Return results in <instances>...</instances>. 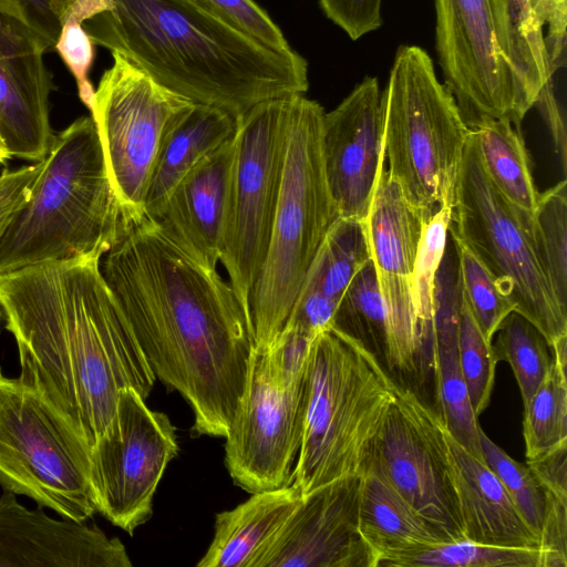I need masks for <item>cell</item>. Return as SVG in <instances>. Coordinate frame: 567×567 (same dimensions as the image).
Listing matches in <instances>:
<instances>
[{
    "instance_id": "cell-18",
    "label": "cell",
    "mask_w": 567,
    "mask_h": 567,
    "mask_svg": "<svg viewBox=\"0 0 567 567\" xmlns=\"http://www.w3.org/2000/svg\"><path fill=\"white\" fill-rule=\"evenodd\" d=\"M48 51L18 7L0 0V141L8 158L37 163L51 147Z\"/></svg>"
},
{
    "instance_id": "cell-9",
    "label": "cell",
    "mask_w": 567,
    "mask_h": 567,
    "mask_svg": "<svg viewBox=\"0 0 567 567\" xmlns=\"http://www.w3.org/2000/svg\"><path fill=\"white\" fill-rule=\"evenodd\" d=\"M91 446L37 386L0 367V485L64 518L96 512L90 483Z\"/></svg>"
},
{
    "instance_id": "cell-16",
    "label": "cell",
    "mask_w": 567,
    "mask_h": 567,
    "mask_svg": "<svg viewBox=\"0 0 567 567\" xmlns=\"http://www.w3.org/2000/svg\"><path fill=\"white\" fill-rule=\"evenodd\" d=\"M306 404L307 370L302 379L289 382L267 349L255 348L246 389L225 436V464L236 485L252 494L291 484Z\"/></svg>"
},
{
    "instance_id": "cell-46",
    "label": "cell",
    "mask_w": 567,
    "mask_h": 567,
    "mask_svg": "<svg viewBox=\"0 0 567 567\" xmlns=\"http://www.w3.org/2000/svg\"><path fill=\"white\" fill-rule=\"evenodd\" d=\"M0 158L3 159V161L8 159L7 153L4 151V147H3L2 143H1V141H0Z\"/></svg>"
},
{
    "instance_id": "cell-1",
    "label": "cell",
    "mask_w": 567,
    "mask_h": 567,
    "mask_svg": "<svg viewBox=\"0 0 567 567\" xmlns=\"http://www.w3.org/2000/svg\"><path fill=\"white\" fill-rule=\"evenodd\" d=\"M100 267L155 378L192 408L193 431L225 437L255 350L230 284L147 217L125 223Z\"/></svg>"
},
{
    "instance_id": "cell-4",
    "label": "cell",
    "mask_w": 567,
    "mask_h": 567,
    "mask_svg": "<svg viewBox=\"0 0 567 567\" xmlns=\"http://www.w3.org/2000/svg\"><path fill=\"white\" fill-rule=\"evenodd\" d=\"M125 218L113 189L93 117L54 135L25 203L0 240V272L102 257Z\"/></svg>"
},
{
    "instance_id": "cell-6",
    "label": "cell",
    "mask_w": 567,
    "mask_h": 567,
    "mask_svg": "<svg viewBox=\"0 0 567 567\" xmlns=\"http://www.w3.org/2000/svg\"><path fill=\"white\" fill-rule=\"evenodd\" d=\"M323 107L292 96L279 199L267 255L249 299L255 348L284 329L309 268L338 217L324 174Z\"/></svg>"
},
{
    "instance_id": "cell-43",
    "label": "cell",
    "mask_w": 567,
    "mask_h": 567,
    "mask_svg": "<svg viewBox=\"0 0 567 567\" xmlns=\"http://www.w3.org/2000/svg\"><path fill=\"white\" fill-rule=\"evenodd\" d=\"M13 2L28 23L43 38L50 50L60 34V19L65 0H8Z\"/></svg>"
},
{
    "instance_id": "cell-20",
    "label": "cell",
    "mask_w": 567,
    "mask_h": 567,
    "mask_svg": "<svg viewBox=\"0 0 567 567\" xmlns=\"http://www.w3.org/2000/svg\"><path fill=\"white\" fill-rule=\"evenodd\" d=\"M116 537L95 525L50 517L43 506L29 509L16 494L0 495V567H130Z\"/></svg>"
},
{
    "instance_id": "cell-3",
    "label": "cell",
    "mask_w": 567,
    "mask_h": 567,
    "mask_svg": "<svg viewBox=\"0 0 567 567\" xmlns=\"http://www.w3.org/2000/svg\"><path fill=\"white\" fill-rule=\"evenodd\" d=\"M112 2L84 23L93 42L193 103L239 118L261 102L308 91L302 55L267 47L194 0Z\"/></svg>"
},
{
    "instance_id": "cell-17",
    "label": "cell",
    "mask_w": 567,
    "mask_h": 567,
    "mask_svg": "<svg viewBox=\"0 0 567 567\" xmlns=\"http://www.w3.org/2000/svg\"><path fill=\"white\" fill-rule=\"evenodd\" d=\"M360 475L302 495L251 567H377L359 529Z\"/></svg>"
},
{
    "instance_id": "cell-44",
    "label": "cell",
    "mask_w": 567,
    "mask_h": 567,
    "mask_svg": "<svg viewBox=\"0 0 567 567\" xmlns=\"http://www.w3.org/2000/svg\"><path fill=\"white\" fill-rule=\"evenodd\" d=\"M534 106L539 110L550 134L555 153L561 172H567V134L565 114L555 95L554 84L545 86L539 93Z\"/></svg>"
},
{
    "instance_id": "cell-10",
    "label": "cell",
    "mask_w": 567,
    "mask_h": 567,
    "mask_svg": "<svg viewBox=\"0 0 567 567\" xmlns=\"http://www.w3.org/2000/svg\"><path fill=\"white\" fill-rule=\"evenodd\" d=\"M293 95L254 106L238 118L234 136L219 261L248 315L279 199Z\"/></svg>"
},
{
    "instance_id": "cell-22",
    "label": "cell",
    "mask_w": 567,
    "mask_h": 567,
    "mask_svg": "<svg viewBox=\"0 0 567 567\" xmlns=\"http://www.w3.org/2000/svg\"><path fill=\"white\" fill-rule=\"evenodd\" d=\"M450 445L465 538L494 546L539 548L538 536L484 460L472 455L451 435Z\"/></svg>"
},
{
    "instance_id": "cell-37",
    "label": "cell",
    "mask_w": 567,
    "mask_h": 567,
    "mask_svg": "<svg viewBox=\"0 0 567 567\" xmlns=\"http://www.w3.org/2000/svg\"><path fill=\"white\" fill-rule=\"evenodd\" d=\"M451 217L452 206L443 205L424 223L412 277L419 321L434 340V282L445 251Z\"/></svg>"
},
{
    "instance_id": "cell-40",
    "label": "cell",
    "mask_w": 567,
    "mask_h": 567,
    "mask_svg": "<svg viewBox=\"0 0 567 567\" xmlns=\"http://www.w3.org/2000/svg\"><path fill=\"white\" fill-rule=\"evenodd\" d=\"M202 8L277 51L292 48L281 29L255 0H194Z\"/></svg>"
},
{
    "instance_id": "cell-15",
    "label": "cell",
    "mask_w": 567,
    "mask_h": 567,
    "mask_svg": "<svg viewBox=\"0 0 567 567\" xmlns=\"http://www.w3.org/2000/svg\"><path fill=\"white\" fill-rule=\"evenodd\" d=\"M175 427L134 389L120 392L116 411L90 451L96 512L130 535L153 514V497L176 456Z\"/></svg>"
},
{
    "instance_id": "cell-39",
    "label": "cell",
    "mask_w": 567,
    "mask_h": 567,
    "mask_svg": "<svg viewBox=\"0 0 567 567\" xmlns=\"http://www.w3.org/2000/svg\"><path fill=\"white\" fill-rule=\"evenodd\" d=\"M526 464L539 480L547 497L540 547L567 557V446L526 461Z\"/></svg>"
},
{
    "instance_id": "cell-13",
    "label": "cell",
    "mask_w": 567,
    "mask_h": 567,
    "mask_svg": "<svg viewBox=\"0 0 567 567\" xmlns=\"http://www.w3.org/2000/svg\"><path fill=\"white\" fill-rule=\"evenodd\" d=\"M369 460L445 543L466 539L450 434L416 391L398 386Z\"/></svg>"
},
{
    "instance_id": "cell-29",
    "label": "cell",
    "mask_w": 567,
    "mask_h": 567,
    "mask_svg": "<svg viewBox=\"0 0 567 567\" xmlns=\"http://www.w3.org/2000/svg\"><path fill=\"white\" fill-rule=\"evenodd\" d=\"M550 349V368L524 404L526 461L567 446V338Z\"/></svg>"
},
{
    "instance_id": "cell-27",
    "label": "cell",
    "mask_w": 567,
    "mask_h": 567,
    "mask_svg": "<svg viewBox=\"0 0 567 567\" xmlns=\"http://www.w3.org/2000/svg\"><path fill=\"white\" fill-rule=\"evenodd\" d=\"M370 258L364 220L337 217L297 298H318L338 305L353 276Z\"/></svg>"
},
{
    "instance_id": "cell-31",
    "label": "cell",
    "mask_w": 567,
    "mask_h": 567,
    "mask_svg": "<svg viewBox=\"0 0 567 567\" xmlns=\"http://www.w3.org/2000/svg\"><path fill=\"white\" fill-rule=\"evenodd\" d=\"M494 337V359L496 363L505 361L512 368L524 405L550 368L549 347L539 330L515 310L503 320Z\"/></svg>"
},
{
    "instance_id": "cell-45",
    "label": "cell",
    "mask_w": 567,
    "mask_h": 567,
    "mask_svg": "<svg viewBox=\"0 0 567 567\" xmlns=\"http://www.w3.org/2000/svg\"><path fill=\"white\" fill-rule=\"evenodd\" d=\"M39 174H34L0 199V240L14 213L25 203Z\"/></svg>"
},
{
    "instance_id": "cell-47",
    "label": "cell",
    "mask_w": 567,
    "mask_h": 567,
    "mask_svg": "<svg viewBox=\"0 0 567 567\" xmlns=\"http://www.w3.org/2000/svg\"><path fill=\"white\" fill-rule=\"evenodd\" d=\"M3 324H4V315H3L2 309L0 308V332H1V328Z\"/></svg>"
},
{
    "instance_id": "cell-11",
    "label": "cell",
    "mask_w": 567,
    "mask_h": 567,
    "mask_svg": "<svg viewBox=\"0 0 567 567\" xmlns=\"http://www.w3.org/2000/svg\"><path fill=\"white\" fill-rule=\"evenodd\" d=\"M435 49L444 84L468 127L528 113L506 0H434Z\"/></svg>"
},
{
    "instance_id": "cell-32",
    "label": "cell",
    "mask_w": 567,
    "mask_h": 567,
    "mask_svg": "<svg viewBox=\"0 0 567 567\" xmlns=\"http://www.w3.org/2000/svg\"><path fill=\"white\" fill-rule=\"evenodd\" d=\"M533 224L542 265L559 303L567 310L566 178L538 195Z\"/></svg>"
},
{
    "instance_id": "cell-19",
    "label": "cell",
    "mask_w": 567,
    "mask_h": 567,
    "mask_svg": "<svg viewBox=\"0 0 567 567\" xmlns=\"http://www.w3.org/2000/svg\"><path fill=\"white\" fill-rule=\"evenodd\" d=\"M321 151L338 217L364 220L384 168L382 92L365 76L324 113Z\"/></svg>"
},
{
    "instance_id": "cell-2",
    "label": "cell",
    "mask_w": 567,
    "mask_h": 567,
    "mask_svg": "<svg viewBox=\"0 0 567 567\" xmlns=\"http://www.w3.org/2000/svg\"><path fill=\"white\" fill-rule=\"evenodd\" d=\"M100 262L49 261L0 272V308L18 347L19 377L90 446L113 420L120 392L134 389L146 399L156 380Z\"/></svg>"
},
{
    "instance_id": "cell-5",
    "label": "cell",
    "mask_w": 567,
    "mask_h": 567,
    "mask_svg": "<svg viewBox=\"0 0 567 567\" xmlns=\"http://www.w3.org/2000/svg\"><path fill=\"white\" fill-rule=\"evenodd\" d=\"M399 384L362 344L332 328L307 362V404L291 484L306 495L360 475Z\"/></svg>"
},
{
    "instance_id": "cell-30",
    "label": "cell",
    "mask_w": 567,
    "mask_h": 567,
    "mask_svg": "<svg viewBox=\"0 0 567 567\" xmlns=\"http://www.w3.org/2000/svg\"><path fill=\"white\" fill-rule=\"evenodd\" d=\"M398 567H567V557L540 547H503L463 539L441 543Z\"/></svg>"
},
{
    "instance_id": "cell-21",
    "label": "cell",
    "mask_w": 567,
    "mask_h": 567,
    "mask_svg": "<svg viewBox=\"0 0 567 567\" xmlns=\"http://www.w3.org/2000/svg\"><path fill=\"white\" fill-rule=\"evenodd\" d=\"M234 137L192 168L150 218L188 256L216 269L234 158Z\"/></svg>"
},
{
    "instance_id": "cell-25",
    "label": "cell",
    "mask_w": 567,
    "mask_h": 567,
    "mask_svg": "<svg viewBox=\"0 0 567 567\" xmlns=\"http://www.w3.org/2000/svg\"><path fill=\"white\" fill-rule=\"evenodd\" d=\"M238 118L206 104H192L175 121L157 157L145 199L153 218L178 182L205 157L230 141Z\"/></svg>"
},
{
    "instance_id": "cell-33",
    "label": "cell",
    "mask_w": 567,
    "mask_h": 567,
    "mask_svg": "<svg viewBox=\"0 0 567 567\" xmlns=\"http://www.w3.org/2000/svg\"><path fill=\"white\" fill-rule=\"evenodd\" d=\"M112 6V0H65L61 30L53 49L73 74L79 96L90 111L95 90L89 74L95 56V43L83 24L111 10Z\"/></svg>"
},
{
    "instance_id": "cell-23",
    "label": "cell",
    "mask_w": 567,
    "mask_h": 567,
    "mask_svg": "<svg viewBox=\"0 0 567 567\" xmlns=\"http://www.w3.org/2000/svg\"><path fill=\"white\" fill-rule=\"evenodd\" d=\"M359 529L377 567H398L445 543L370 460L360 474Z\"/></svg>"
},
{
    "instance_id": "cell-42",
    "label": "cell",
    "mask_w": 567,
    "mask_h": 567,
    "mask_svg": "<svg viewBox=\"0 0 567 567\" xmlns=\"http://www.w3.org/2000/svg\"><path fill=\"white\" fill-rule=\"evenodd\" d=\"M537 20L545 28V44L551 74L565 65L567 0H529Z\"/></svg>"
},
{
    "instance_id": "cell-26",
    "label": "cell",
    "mask_w": 567,
    "mask_h": 567,
    "mask_svg": "<svg viewBox=\"0 0 567 567\" xmlns=\"http://www.w3.org/2000/svg\"><path fill=\"white\" fill-rule=\"evenodd\" d=\"M519 127L509 118H483L470 130L493 184L513 205L534 215L539 193Z\"/></svg>"
},
{
    "instance_id": "cell-12",
    "label": "cell",
    "mask_w": 567,
    "mask_h": 567,
    "mask_svg": "<svg viewBox=\"0 0 567 567\" xmlns=\"http://www.w3.org/2000/svg\"><path fill=\"white\" fill-rule=\"evenodd\" d=\"M102 74L91 116L101 141L107 173L123 217H145L152 174L171 127L192 104L112 52Z\"/></svg>"
},
{
    "instance_id": "cell-28",
    "label": "cell",
    "mask_w": 567,
    "mask_h": 567,
    "mask_svg": "<svg viewBox=\"0 0 567 567\" xmlns=\"http://www.w3.org/2000/svg\"><path fill=\"white\" fill-rule=\"evenodd\" d=\"M331 328L362 344L391 377L393 362L390 331L371 258L344 290Z\"/></svg>"
},
{
    "instance_id": "cell-41",
    "label": "cell",
    "mask_w": 567,
    "mask_h": 567,
    "mask_svg": "<svg viewBox=\"0 0 567 567\" xmlns=\"http://www.w3.org/2000/svg\"><path fill=\"white\" fill-rule=\"evenodd\" d=\"M326 14L351 40H358L383 24V0H318Z\"/></svg>"
},
{
    "instance_id": "cell-8",
    "label": "cell",
    "mask_w": 567,
    "mask_h": 567,
    "mask_svg": "<svg viewBox=\"0 0 567 567\" xmlns=\"http://www.w3.org/2000/svg\"><path fill=\"white\" fill-rule=\"evenodd\" d=\"M450 234L485 266L515 311L549 348L567 338V310L542 265L533 215L513 205L487 175L470 130L454 192Z\"/></svg>"
},
{
    "instance_id": "cell-48",
    "label": "cell",
    "mask_w": 567,
    "mask_h": 567,
    "mask_svg": "<svg viewBox=\"0 0 567 567\" xmlns=\"http://www.w3.org/2000/svg\"><path fill=\"white\" fill-rule=\"evenodd\" d=\"M4 161L0 158V167L3 165Z\"/></svg>"
},
{
    "instance_id": "cell-38",
    "label": "cell",
    "mask_w": 567,
    "mask_h": 567,
    "mask_svg": "<svg viewBox=\"0 0 567 567\" xmlns=\"http://www.w3.org/2000/svg\"><path fill=\"white\" fill-rule=\"evenodd\" d=\"M458 363L474 413L488 405L494 385L496 361L487 341L462 300L457 331Z\"/></svg>"
},
{
    "instance_id": "cell-7",
    "label": "cell",
    "mask_w": 567,
    "mask_h": 567,
    "mask_svg": "<svg viewBox=\"0 0 567 567\" xmlns=\"http://www.w3.org/2000/svg\"><path fill=\"white\" fill-rule=\"evenodd\" d=\"M382 111L386 171L409 203L425 220L443 205L453 207L470 127L421 47L396 50Z\"/></svg>"
},
{
    "instance_id": "cell-14",
    "label": "cell",
    "mask_w": 567,
    "mask_h": 567,
    "mask_svg": "<svg viewBox=\"0 0 567 567\" xmlns=\"http://www.w3.org/2000/svg\"><path fill=\"white\" fill-rule=\"evenodd\" d=\"M425 221L383 168L364 226L390 331L391 378L410 389L434 379L435 368V340L419 321L412 292Z\"/></svg>"
},
{
    "instance_id": "cell-34",
    "label": "cell",
    "mask_w": 567,
    "mask_h": 567,
    "mask_svg": "<svg viewBox=\"0 0 567 567\" xmlns=\"http://www.w3.org/2000/svg\"><path fill=\"white\" fill-rule=\"evenodd\" d=\"M452 238L458 256L462 300L484 338L492 342L503 320L515 310L514 302L477 257Z\"/></svg>"
},
{
    "instance_id": "cell-24",
    "label": "cell",
    "mask_w": 567,
    "mask_h": 567,
    "mask_svg": "<svg viewBox=\"0 0 567 567\" xmlns=\"http://www.w3.org/2000/svg\"><path fill=\"white\" fill-rule=\"evenodd\" d=\"M289 484L252 493L237 507L218 513L213 540L198 567H251L260 550L300 502Z\"/></svg>"
},
{
    "instance_id": "cell-36",
    "label": "cell",
    "mask_w": 567,
    "mask_h": 567,
    "mask_svg": "<svg viewBox=\"0 0 567 567\" xmlns=\"http://www.w3.org/2000/svg\"><path fill=\"white\" fill-rule=\"evenodd\" d=\"M519 58V78L525 101L532 109L542 90L553 84L544 27L529 0H506Z\"/></svg>"
},
{
    "instance_id": "cell-35",
    "label": "cell",
    "mask_w": 567,
    "mask_h": 567,
    "mask_svg": "<svg viewBox=\"0 0 567 567\" xmlns=\"http://www.w3.org/2000/svg\"><path fill=\"white\" fill-rule=\"evenodd\" d=\"M480 440L484 462L499 478L523 519L540 539L547 517V497L539 480L526 463L512 458L483 430Z\"/></svg>"
}]
</instances>
